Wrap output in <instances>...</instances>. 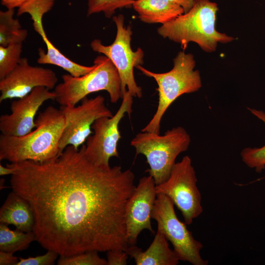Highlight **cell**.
Returning a JSON list of instances; mask_svg holds the SVG:
<instances>
[{
    "instance_id": "obj_17",
    "label": "cell",
    "mask_w": 265,
    "mask_h": 265,
    "mask_svg": "<svg viewBox=\"0 0 265 265\" xmlns=\"http://www.w3.org/2000/svg\"><path fill=\"white\" fill-rule=\"evenodd\" d=\"M34 30L40 35L47 47V52L42 48L38 50V57L37 62L40 64H50L57 66L74 77L84 75L94 68L93 64L91 66L82 65L68 58L56 48L48 38L44 30L43 22L33 23Z\"/></svg>"
},
{
    "instance_id": "obj_7",
    "label": "cell",
    "mask_w": 265,
    "mask_h": 265,
    "mask_svg": "<svg viewBox=\"0 0 265 265\" xmlns=\"http://www.w3.org/2000/svg\"><path fill=\"white\" fill-rule=\"evenodd\" d=\"M112 20L116 27V35L110 45L102 44L99 39H94L90 43L91 49L107 56L114 64L118 72L121 82L122 94L127 90L133 97L141 98V87L136 83L133 69L143 64V51L138 48L133 51L131 46L132 31L130 25L126 26L122 14L113 16Z\"/></svg>"
},
{
    "instance_id": "obj_6",
    "label": "cell",
    "mask_w": 265,
    "mask_h": 265,
    "mask_svg": "<svg viewBox=\"0 0 265 265\" xmlns=\"http://www.w3.org/2000/svg\"><path fill=\"white\" fill-rule=\"evenodd\" d=\"M89 73L74 77L62 76V81L54 87L55 100L60 106H76L91 93L106 91L110 102L116 103L123 95L120 78L116 67L107 56L99 55Z\"/></svg>"
},
{
    "instance_id": "obj_23",
    "label": "cell",
    "mask_w": 265,
    "mask_h": 265,
    "mask_svg": "<svg viewBox=\"0 0 265 265\" xmlns=\"http://www.w3.org/2000/svg\"><path fill=\"white\" fill-rule=\"evenodd\" d=\"M135 0H87V15L103 13L107 18L112 17L117 9L130 8Z\"/></svg>"
},
{
    "instance_id": "obj_13",
    "label": "cell",
    "mask_w": 265,
    "mask_h": 265,
    "mask_svg": "<svg viewBox=\"0 0 265 265\" xmlns=\"http://www.w3.org/2000/svg\"><path fill=\"white\" fill-rule=\"evenodd\" d=\"M57 81L58 78L52 69L32 66L26 58H22L11 72L0 80V102L22 98L37 87L51 90L54 88Z\"/></svg>"
},
{
    "instance_id": "obj_31",
    "label": "cell",
    "mask_w": 265,
    "mask_h": 265,
    "mask_svg": "<svg viewBox=\"0 0 265 265\" xmlns=\"http://www.w3.org/2000/svg\"><path fill=\"white\" fill-rule=\"evenodd\" d=\"M15 171V168L11 165L7 164L6 166H3L1 164H0V175L4 176L11 175H12Z\"/></svg>"
},
{
    "instance_id": "obj_9",
    "label": "cell",
    "mask_w": 265,
    "mask_h": 265,
    "mask_svg": "<svg viewBox=\"0 0 265 265\" xmlns=\"http://www.w3.org/2000/svg\"><path fill=\"white\" fill-rule=\"evenodd\" d=\"M133 97L127 90L122 97L121 104L117 112L111 117H102L92 125L93 132L86 139L84 153L94 165L108 168L111 157H119L118 143L121 138L119 124L126 114L132 112Z\"/></svg>"
},
{
    "instance_id": "obj_19",
    "label": "cell",
    "mask_w": 265,
    "mask_h": 265,
    "mask_svg": "<svg viewBox=\"0 0 265 265\" xmlns=\"http://www.w3.org/2000/svg\"><path fill=\"white\" fill-rule=\"evenodd\" d=\"M15 9L0 11V46L23 43L27 31L23 28L18 19L14 17Z\"/></svg>"
},
{
    "instance_id": "obj_11",
    "label": "cell",
    "mask_w": 265,
    "mask_h": 265,
    "mask_svg": "<svg viewBox=\"0 0 265 265\" xmlns=\"http://www.w3.org/2000/svg\"><path fill=\"white\" fill-rule=\"evenodd\" d=\"M78 106H61L65 119V126L59 142L60 153L66 147L73 146L78 149L93 133L92 125L96 120L113 114L105 104L102 95L83 99Z\"/></svg>"
},
{
    "instance_id": "obj_2",
    "label": "cell",
    "mask_w": 265,
    "mask_h": 265,
    "mask_svg": "<svg viewBox=\"0 0 265 265\" xmlns=\"http://www.w3.org/2000/svg\"><path fill=\"white\" fill-rule=\"evenodd\" d=\"M35 123L32 131L22 136L0 134V160L44 163L59 156V142L65 126L60 109L48 106L39 113Z\"/></svg>"
},
{
    "instance_id": "obj_16",
    "label": "cell",
    "mask_w": 265,
    "mask_h": 265,
    "mask_svg": "<svg viewBox=\"0 0 265 265\" xmlns=\"http://www.w3.org/2000/svg\"><path fill=\"white\" fill-rule=\"evenodd\" d=\"M0 223L13 225L21 231L29 232L34 227L35 217L29 203L13 191L0 208Z\"/></svg>"
},
{
    "instance_id": "obj_24",
    "label": "cell",
    "mask_w": 265,
    "mask_h": 265,
    "mask_svg": "<svg viewBox=\"0 0 265 265\" xmlns=\"http://www.w3.org/2000/svg\"><path fill=\"white\" fill-rule=\"evenodd\" d=\"M55 0H28L18 8L17 15L28 14L33 22H43L44 15L53 7Z\"/></svg>"
},
{
    "instance_id": "obj_3",
    "label": "cell",
    "mask_w": 265,
    "mask_h": 265,
    "mask_svg": "<svg viewBox=\"0 0 265 265\" xmlns=\"http://www.w3.org/2000/svg\"><path fill=\"white\" fill-rule=\"evenodd\" d=\"M217 4L210 0H194L192 8L158 28V34L180 44L185 50L189 43H196L206 53L215 51L218 43H227L235 38L218 32L215 28Z\"/></svg>"
},
{
    "instance_id": "obj_14",
    "label": "cell",
    "mask_w": 265,
    "mask_h": 265,
    "mask_svg": "<svg viewBox=\"0 0 265 265\" xmlns=\"http://www.w3.org/2000/svg\"><path fill=\"white\" fill-rule=\"evenodd\" d=\"M156 184L152 177L144 176L129 198L126 207V223L130 246L136 245L137 238L144 229L155 234L151 214L157 197Z\"/></svg>"
},
{
    "instance_id": "obj_15",
    "label": "cell",
    "mask_w": 265,
    "mask_h": 265,
    "mask_svg": "<svg viewBox=\"0 0 265 265\" xmlns=\"http://www.w3.org/2000/svg\"><path fill=\"white\" fill-rule=\"evenodd\" d=\"M134 259L136 265H177L179 259L169 246L168 240L159 230L153 241L145 251L136 245H131L126 251Z\"/></svg>"
},
{
    "instance_id": "obj_28",
    "label": "cell",
    "mask_w": 265,
    "mask_h": 265,
    "mask_svg": "<svg viewBox=\"0 0 265 265\" xmlns=\"http://www.w3.org/2000/svg\"><path fill=\"white\" fill-rule=\"evenodd\" d=\"M19 259L13 253L0 251V265H17Z\"/></svg>"
},
{
    "instance_id": "obj_5",
    "label": "cell",
    "mask_w": 265,
    "mask_h": 265,
    "mask_svg": "<svg viewBox=\"0 0 265 265\" xmlns=\"http://www.w3.org/2000/svg\"><path fill=\"white\" fill-rule=\"evenodd\" d=\"M190 137L182 127L173 128L163 135L142 132L131 141L136 156L144 155L149 165L146 171L153 177L156 185L165 182L175 165L176 159L188 149Z\"/></svg>"
},
{
    "instance_id": "obj_12",
    "label": "cell",
    "mask_w": 265,
    "mask_h": 265,
    "mask_svg": "<svg viewBox=\"0 0 265 265\" xmlns=\"http://www.w3.org/2000/svg\"><path fill=\"white\" fill-rule=\"evenodd\" d=\"M55 98L54 91L40 86L13 101L10 107L11 113L0 116L1 134L19 136L30 132L36 126L35 118L40 106L47 101Z\"/></svg>"
},
{
    "instance_id": "obj_27",
    "label": "cell",
    "mask_w": 265,
    "mask_h": 265,
    "mask_svg": "<svg viewBox=\"0 0 265 265\" xmlns=\"http://www.w3.org/2000/svg\"><path fill=\"white\" fill-rule=\"evenodd\" d=\"M107 265H126L128 254L121 250H110L106 252Z\"/></svg>"
},
{
    "instance_id": "obj_8",
    "label": "cell",
    "mask_w": 265,
    "mask_h": 265,
    "mask_svg": "<svg viewBox=\"0 0 265 265\" xmlns=\"http://www.w3.org/2000/svg\"><path fill=\"white\" fill-rule=\"evenodd\" d=\"M151 217L157 221L158 230L171 242L180 261L193 265H208V261L201 255L202 243L194 238L187 224L178 218L174 204L168 197L163 194L157 195Z\"/></svg>"
},
{
    "instance_id": "obj_10",
    "label": "cell",
    "mask_w": 265,
    "mask_h": 265,
    "mask_svg": "<svg viewBox=\"0 0 265 265\" xmlns=\"http://www.w3.org/2000/svg\"><path fill=\"white\" fill-rule=\"evenodd\" d=\"M190 158L184 157L175 163L169 178L156 186L157 194L168 197L181 212L185 222L190 225L203 212L201 194Z\"/></svg>"
},
{
    "instance_id": "obj_21",
    "label": "cell",
    "mask_w": 265,
    "mask_h": 265,
    "mask_svg": "<svg viewBox=\"0 0 265 265\" xmlns=\"http://www.w3.org/2000/svg\"><path fill=\"white\" fill-rule=\"evenodd\" d=\"M248 109L265 124V112L253 108ZM240 156L242 161L257 172L261 173L265 169V145L260 148H245L241 151Z\"/></svg>"
},
{
    "instance_id": "obj_1",
    "label": "cell",
    "mask_w": 265,
    "mask_h": 265,
    "mask_svg": "<svg viewBox=\"0 0 265 265\" xmlns=\"http://www.w3.org/2000/svg\"><path fill=\"white\" fill-rule=\"evenodd\" d=\"M84 149L68 146L44 163H11V187L31 207L36 241L47 250L65 257L126 251V207L136 187L134 175L120 166L94 165Z\"/></svg>"
},
{
    "instance_id": "obj_4",
    "label": "cell",
    "mask_w": 265,
    "mask_h": 265,
    "mask_svg": "<svg viewBox=\"0 0 265 265\" xmlns=\"http://www.w3.org/2000/svg\"><path fill=\"white\" fill-rule=\"evenodd\" d=\"M173 62V68L162 73L150 71L141 65L136 67L146 76L153 78L158 85L157 110L142 132L160 133L162 118L170 105L183 94L196 92L202 87L200 73L194 70L195 61L192 54L180 51Z\"/></svg>"
},
{
    "instance_id": "obj_26",
    "label": "cell",
    "mask_w": 265,
    "mask_h": 265,
    "mask_svg": "<svg viewBox=\"0 0 265 265\" xmlns=\"http://www.w3.org/2000/svg\"><path fill=\"white\" fill-rule=\"evenodd\" d=\"M59 255L55 252L48 250L45 254L27 258H20L17 265H52Z\"/></svg>"
},
{
    "instance_id": "obj_30",
    "label": "cell",
    "mask_w": 265,
    "mask_h": 265,
    "mask_svg": "<svg viewBox=\"0 0 265 265\" xmlns=\"http://www.w3.org/2000/svg\"><path fill=\"white\" fill-rule=\"evenodd\" d=\"M171 2L181 6L184 13L187 12L193 6L194 0H169Z\"/></svg>"
},
{
    "instance_id": "obj_22",
    "label": "cell",
    "mask_w": 265,
    "mask_h": 265,
    "mask_svg": "<svg viewBox=\"0 0 265 265\" xmlns=\"http://www.w3.org/2000/svg\"><path fill=\"white\" fill-rule=\"evenodd\" d=\"M23 43L7 46H0V80L10 73L18 65L22 57Z\"/></svg>"
},
{
    "instance_id": "obj_29",
    "label": "cell",
    "mask_w": 265,
    "mask_h": 265,
    "mask_svg": "<svg viewBox=\"0 0 265 265\" xmlns=\"http://www.w3.org/2000/svg\"><path fill=\"white\" fill-rule=\"evenodd\" d=\"M28 0H1V4L7 9L18 8Z\"/></svg>"
},
{
    "instance_id": "obj_18",
    "label": "cell",
    "mask_w": 265,
    "mask_h": 265,
    "mask_svg": "<svg viewBox=\"0 0 265 265\" xmlns=\"http://www.w3.org/2000/svg\"><path fill=\"white\" fill-rule=\"evenodd\" d=\"M132 7L138 19L147 24L162 25L184 13L181 6L169 0H135Z\"/></svg>"
},
{
    "instance_id": "obj_25",
    "label": "cell",
    "mask_w": 265,
    "mask_h": 265,
    "mask_svg": "<svg viewBox=\"0 0 265 265\" xmlns=\"http://www.w3.org/2000/svg\"><path fill=\"white\" fill-rule=\"evenodd\" d=\"M58 265H107V260L101 258L98 252L87 251L71 256H60Z\"/></svg>"
},
{
    "instance_id": "obj_20",
    "label": "cell",
    "mask_w": 265,
    "mask_h": 265,
    "mask_svg": "<svg viewBox=\"0 0 265 265\" xmlns=\"http://www.w3.org/2000/svg\"><path fill=\"white\" fill-rule=\"evenodd\" d=\"M8 225L0 223V251L14 254L27 249L32 242L36 240L33 231L12 230Z\"/></svg>"
}]
</instances>
